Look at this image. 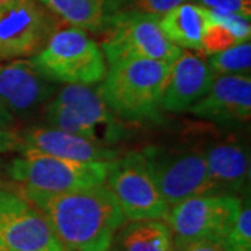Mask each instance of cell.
I'll return each mask as SVG.
<instances>
[{
	"label": "cell",
	"mask_w": 251,
	"mask_h": 251,
	"mask_svg": "<svg viewBox=\"0 0 251 251\" xmlns=\"http://www.w3.org/2000/svg\"><path fill=\"white\" fill-rule=\"evenodd\" d=\"M9 187H11L9 183H6L4 180L0 179V191H3V190H6V188H9Z\"/></svg>",
	"instance_id": "83f0119b"
},
{
	"label": "cell",
	"mask_w": 251,
	"mask_h": 251,
	"mask_svg": "<svg viewBox=\"0 0 251 251\" xmlns=\"http://www.w3.org/2000/svg\"><path fill=\"white\" fill-rule=\"evenodd\" d=\"M13 187L42 212L64 251H108L126 224L122 208L105 183L60 194Z\"/></svg>",
	"instance_id": "6da1fadb"
},
{
	"label": "cell",
	"mask_w": 251,
	"mask_h": 251,
	"mask_svg": "<svg viewBox=\"0 0 251 251\" xmlns=\"http://www.w3.org/2000/svg\"><path fill=\"white\" fill-rule=\"evenodd\" d=\"M108 251H116V250H110V249H109V250Z\"/></svg>",
	"instance_id": "f546056e"
},
{
	"label": "cell",
	"mask_w": 251,
	"mask_h": 251,
	"mask_svg": "<svg viewBox=\"0 0 251 251\" xmlns=\"http://www.w3.org/2000/svg\"><path fill=\"white\" fill-rule=\"evenodd\" d=\"M141 152L169 206L187 198L219 193L208 173L202 151L151 145Z\"/></svg>",
	"instance_id": "8992f818"
},
{
	"label": "cell",
	"mask_w": 251,
	"mask_h": 251,
	"mask_svg": "<svg viewBox=\"0 0 251 251\" xmlns=\"http://www.w3.org/2000/svg\"><path fill=\"white\" fill-rule=\"evenodd\" d=\"M208 13L209 24L202 39V53L209 56L250 41L251 25L249 18L215 10H208Z\"/></svg>",
	"instance_id": "ffe728a7"
},
{
	"label": "cell",
	"mask_w": 251,
	"mask_h": 251,
	"mask_svg": "<svg viewBox=\"0 0 251 251\" xmlns=\"http://www.w3.org/2000/svg\"><path fill=\"white\" fill-rule=\"evenodd\" d=\"M106 173V162H77L45 153H20L7 166L16 186L50 194L103 184Z\"/></svg>",
	"instance_id": "5b68a950"
},
{
	"label": "cell",
	"mask_w": 251,
	"mask_h": 251,
	"mask_svg": "<svg viewBox=\"0 0 251 251\" xmlns=\"http://www.w3.org/2000/svg\"><path fill=\"white\" fill-rule=\"evenodd\" d=\"M53 99L67 106L80 119L97 143L108 145L125 135L123 125L102 100L97 87L81 84L64 85L57 90Z\"/></svg>",
	"instance_id": "9a60e30c"
},
{
	"label": "cell",
	"mask_w": 251,
	"mask_h": 251,
	"mask_svg": "<svg viewBox=\"0 0 251 251\" xmlns=\"http://www.w3.org/2000/svg\"><path fill=\"white\" fill-rule=\"evenodd\" d=\"M171 64L131 59L109 66L99 82V95L115 116L127 122L156 120Z\"/></svg>",
	"instance_id": "7a4b0ae2"
},
{
	"label": "cell",
	"mask_w": 251,
	"mask_h": 251,
	"mask_svg": "<svg viewBox=\"0 0 251 251\" xmlns=\"http://www.w3.org/2000/svg\"><path fill=\"white\" fill-rule=\"evenodd\" d=\"M105 184L126 219H165L171 206L156 187L143 152L133 151L108 163Z\"/></svg>",
	"instance_id": "ba28073f"
},
{
	"label": "cell",
	"mask_w": 251,
	"mask_h": 251,
	"mask_svg": "<svg viewBox=\"0 0 251 251\" xmlns=\"http://www.w3.org/2000/svg\"><path fill=\"white\" fill-rule=\"evenodd\" d=\"M115 237L116 251H175L171 227L161 219L131 221Z\"/></svg>",
	"instance_id": "d6986e66"
},
{
	"label": "cell",
	"mask_w": 251,
	"mask_h": 251,
	"mask_svg": "<svg viewBox=\"0 0 251 251\" xmlns=\"http://www.w3.org/2000/svg\"><path fill=\"white\" fill-rule=\"evenodd\" d=\"M242 209V200L232 194L197 196L169 208L166 224L176 243L226 239Z\"/></svg>",
	"instance_id": "9c48e42d"
},
{
	"label": "cell",
	"mask_w": 251,
	"mask_h": 251,
	"mask_svg": "<svg viewBox=\"0 0 251 251\" xmlns=\"http://www.w3.org/2000/svg\"><path fill=\"white\" fill-rule=\"evenodd\" d=\"M208 10L222 13L239 14L244 18H251V0H193Z\"/></svg>",
	"instance_id": "cb8c5ba5"
},
{
	"label": "cell",
	"mask_w": 251,
	"mask_h": 251,
	"mask_svg": "<svg viewBox=\"0 0 251 251\" xmlns=\"http://www.w3.org/2000/svg\"><path fill=\"white\" fill-rule=\"evenodd\" d=\"M198 119L219 125L243 123L251 116L250 75H216L209 91L190 110Z\"/></svg>",
	"instance_id": "4fadbf2b"
},
{
	"label": "cell",
	"mask_w": 251,
	"mask_h": 251,
	"mask_svg": "<svg viewBox=\"0 0 251 251\" xmlns=\"http://www.w3.org/2000/svg\"><path fill=\"white\" fill-rule=\"evenodd\" d=\"M29 59L48 80L56 84L95 85L108 72L98 42L87 31L67 24L56 28L44 49Z\"/></svg>",
	"instance_id": "3957f363"
},
{
	"label": "cell",
	"mask_w": 251,
	"mask_h": 251,
	"mask_svg": "<svg viewBox=\"0 0 251 251\" xmlns=\"http://www.w3.org/2000/svg\"><path fill=\"white\" fill-rule=\"evenodd\" d=\"M21 131L14 128H0V155L7 152H21Z\"/></svg>",
	"instance_id": "484cf974"
},
{
	"label": "cell",
	"mask_w": 251,
	"mask_h": 251,
	"mask_svg": "<svg viewBox=\"0 0 251 251\" xmlns=\"http://www.w3.org/2000/svg\"><path fill=\"white\" fill-rule=\"evenodd\" d=\"M175 251H234L226 239H205L176 243Z\"/></svg>",
	"instance_id": "d4e9b609"
},
{
	"label": "cell",
	"mask_w": 251,
	"mask_h": 251,
	"mask_svg": "<svg viewBox=\"0 0 251 251\" xmlns=\"http://www.w3.org/2000/svg\"><path fill=\"white\" fill-rule=\"evenodd\" d=\"M16 126V117L0 103V128H13Z\"/></svg>",
	"instance_id": "4316f807"
},
{
	"label": "cell",
	"mask_w": 251,
	"mask_h": 251,
	"mask_svg": "<svg viewBox=\"0 0 251 251\" xmlns=\"http://www.w3.org/2000/svg\"><path fill=\"white\" fill-rule=\"evenodd\" d=\"M216 74L206 59L193 52L180 54L171 64L161 108L172 113L188 112L209 91Z\"/></svg>",
	"instance_id": "7c38bea8"
},
{
	"label": "cell",
	"mask_w": 251,
	"mask_h": 251,
	"mask_svg": "<svg viewBox=\"0 0 251 251\" xmlns=\"http://www.w3.org/2000/svg\"><path fill=\"white\" fill-rule=\"evenodd\" d=\"M62 23L103 34L113 17L122 10V0H39Z\"/></svg>",
	"instance_id": "e0dca14e"
},
{
	"label": "cell",
	"mask_w": 251,
	"mask_h": 251,
	"mask_svg": "<svg viewBox=\"0 0 251 251\" xmlns=\"http://www.w3.org/2000/svg\"><path fill=\"white\" fill-rule=\"evenodd\" d=\"M4 1H7V0H0V4H3Z\"/></svg>",
	"instance_id": "f1b7e54d"
},
{
	"label": "cell",
	"mask_w": 251,
	"mask_h": 251,
	"mask_svg": "<svg viewBox=\"0 0 251 251\" xmlns=\"http://www.w3.org/2000/svg\"><path fill=\"white\" fill-rule=\"evenodd\" d=\"M165 36L180 49H202V39L209 24L208 9L196 3H181L158 18Z\"/></svg>",
	"instance_id": "ac0fdd59"
},
{
	"label": "cell",
	"mask_w": 251,
	"mask_h": 251,
	"mask_svg": "<svg viewBox=\"0 0 251 251\" xmlns=\"http://www.w3.org/2000/svg\"><path fill=\"white\" fill-rule=\"evenodd\" d=\"M62 21L39 0L0 4V63L38 54Z\"/></svg>",
	"instance_id": "52a82bcc"
},
{
	"label": "cell",
	"mask_w": 251,
	"mask_h": 251,
	"mask_svg": "<svg viewBox=\"0 0 251 251\" xmlns=\"http://www.w3.org/2000/svg\"><path fill=\"white\" fill-rule=\"evenodd\" d=\"M226 240L234 251H251V208L249 200L246 205L242 204V209Z\"/></svg>",
	"instance_id": "7402d4cb"
},
{
	"label": "cell",
	"mask_w": 251,
	"mask_h": 251,
	"mask_svg": "<svg viewBox=\"0 0 251 251\" xmlns=\"http://www.w3.org/2000/svg\"><path fill=\"white\" fill-rule=\"evenodd\" d=\"M208 173L219 193L236 196L249 184V153L240 143H212L202 150Z\"/></svg>",
	"instance_id": "2e32d148"
},
{
	"label": "cell",
	"mask_w": 251,
	"mask_h": 251,
	"mask_svg": "<svg viewBox=\"0 0 251 251\" xmlns=\"http://www.w3.org/2000/svg\"><path fill=\"white\" fill-rule=\"evenodd\" d=\"M0 251H64L42 212L13 184L0 191Z\"/></svg>",
	"instance_id": "30bf717a"
},
{
	"label": "cell",
	"mask_w": 251,
	"mask_h": 251,
	"mask_svg": "<svg viewBox=\"0 0 251 251\" xmlns=\"http://www.w3.org/2000/svg\"><path fill=\"white\" fill-rule=\"evenodd\" d=\"M158 16L120 10L102 34V53L109 66L131 59H151L172 64L183 49L173 45L162 32Z\"/></svg>",
	"instance_id": "277c9868"
},
{
	"label": "cell",
	"mask_w": 251,
	"mask_h": 251,
	"mask_svg": "<svg viewBox=\"0 0 251 251\" xmlns=\"http://www.w3.org/2000/svg\"><path fill=\"white\" fill-rule=\"evenodd\" d=\"M188 0H122V10H137L153 16H162L173 7Z\"/></svg>",
	"instance_id": "603a6c76"
},
{
	"label": "cell",
	"mask_w": 251,
	"mask_h": 251,
	"mask_svg": "<svg viewBox=\"0 0 251 251\" xmlns=\"http://www.w3.org/2000/svg\"><path fill=\"white\" fill-rule=\"evenodd\" d=\"M216 75H250L251 69V44L243 42L227 48L218 53H212L206 59Z\"/></svg>",
	"instance_id": "44dd1931"
},
{
	"label": "cell",
	"mask_w": 251,
	"mask_h": 251,
	"mask_svg": "<svg viewBox=\"0 0 251 251\" xmlns=\"http://www.w3.org/2000/svg\"><path fill=\"white\" fill-rule=\"evenodd\" d=\"M56 92L57 84L48 80L29 57L0 63V103L14 117L35 116Z\"/></svg>",
	"instance_id": "8fae6325"
},
{
	"label": "cell",
	"mask_w": 251,
	"mask_h": 251,
	"mask_svg": "<svg viewBox=\"0 0 251 251\" xmlns=\"http://www.w3.org/2000/svg\"><path fill=\"white\" fill-rule=\"evenodd\" d=\"M23 147L20 153H45L77 162H112L117 151L108 145L72 134L50 126H36L21 131Z\"/></svg>",
	"instance_id": "5bb4252c"
}]
</instances>
